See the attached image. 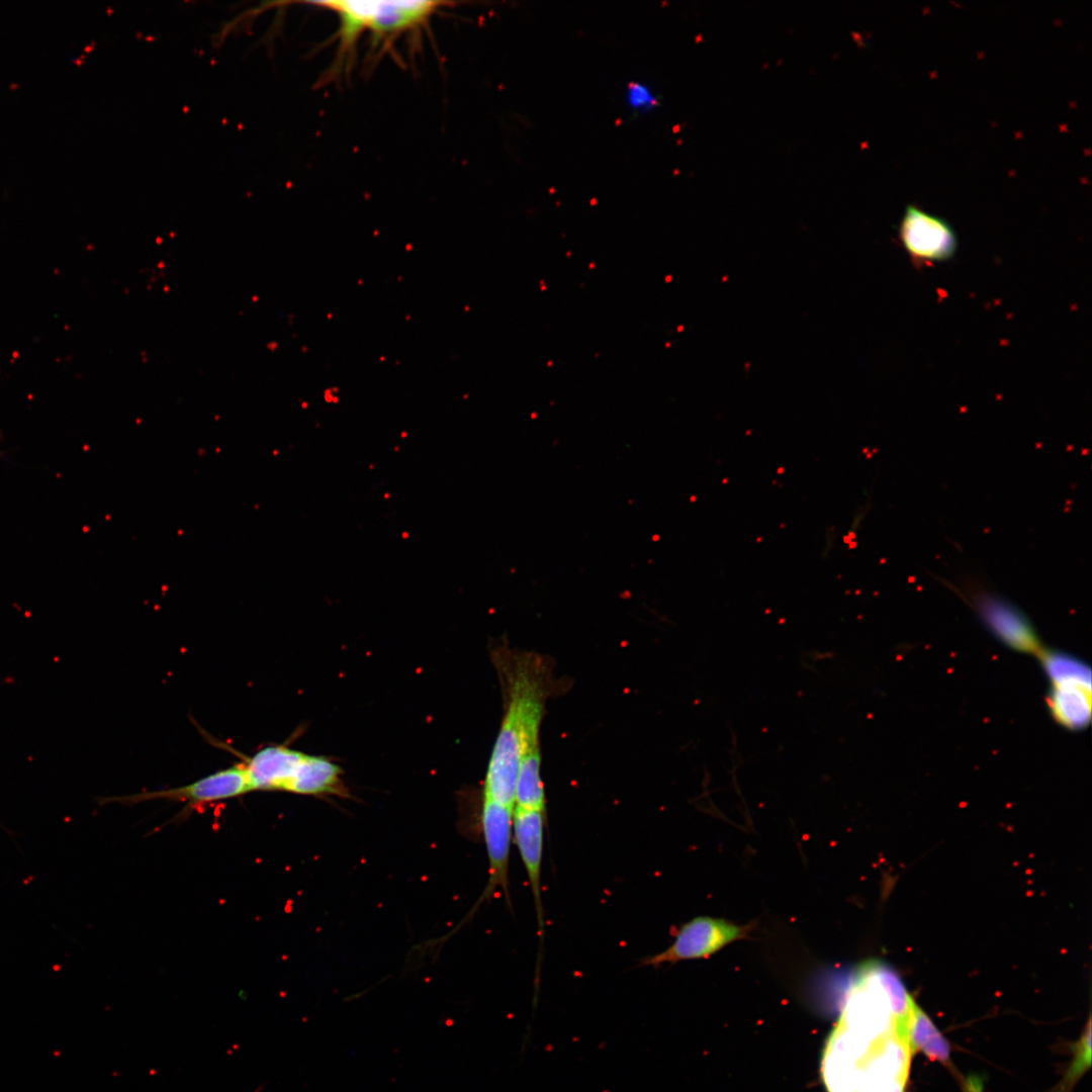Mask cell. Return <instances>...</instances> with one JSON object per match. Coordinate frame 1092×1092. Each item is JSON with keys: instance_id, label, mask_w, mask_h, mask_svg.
<instances>
[{"instance_id": "obj_1", "label": "cell", "mask_w": 1092, "mask_h": 1092, "mask_svg": "<svg viewBox=\"0 0 1092 1092\" xmlns=\"http://www.w3.org/2000/svg\"><path fill=\"white\" fill-rule=\"evenodd\" d=\"M913 1002L887 964L872 959L856 966L822 1050L820 1077L826 1092L904 1091Z\"/></svg>"}, {"instance_id": "obj_2", "label": "cell", "mask_w": 1092, "mask_h": 1092, "mask_svg": "<svg viewBox=\"0 0 1092 1092\" xmlns=\"http://www.w3.org/2000/svg\"><path fill=\"white\" fill-rule=\"evenodd\" d=\"M499 665L505 713L489 757L482 799L514 809L520 761L530 748L539 745L552 678L549 664L533 653L511 652Z\"/></svg>"}, {"instance_id": "obj_3", "label": "cell", "mask_w": 1092, "mask_h": 1092, "mask_svg": "<svg viewBox=\"0 0 1092 1092\" xmlns=\"http://www.w3.org/2000/svg\"><path fill=\"white\" fill-rule=\"evenodd\" d=\"M308 4L334 12L339 19L338 62L351 55L365 31L375 42H389L399 35L423 28L444 6L439 1H312Z\"/></svg>"}, {"instance_id": "obj_4", "label": "cell", "mask_w": 1092, "mask_h": 1092, "mask_svg": "<svg viewBox=\"0 0 1092 1092\" xmlns=\"http://www.w3.org/2000/svg\"><path fill=\"white\" fill-rule=\"evenodd\" d=\"M753 929L754 923L738 924L719 917L697 916L678 928L666 948L645 957L640 961V966L657 968L665 964L708 959L729 944L748 938Z\"/></svg>"}, {"instance_id": "obj_5", "label": "cell", "mask_w": 1092, "mask_h": 1092, "mask_svg": "<svg viewBox=\"0 0 1092 1092\" xmlns=\"http://www.w3.org/2000/svg\"><path fill=\"white\" fill-rule=\"evenodd\" d=\"M980 615L987 627L1005 644L1028 653L1042 651L1027 617L1011 602L989 590L977 581L968 580L951 585Z\"/></svg>"}, {"instance_id": "obj_6", "label": "cell", "mask_w": 1092, "mask_h": 1092, "mask_svg": "<svg viewBox=\"0 0 1092 1092\" xmlns=\"http://www.w3.org/2000/svg\"><path fill=\"white\" fill-rule=\"evenodd\" d=\"M898 237L915 267L947 261L958 249L957 235L948 221L914 204L906 206Z\"/></svg>"}, {"instance_id": "obj_7", "label": "cell", "mask_w": 1092, "mask_h": 1092, "mask_svg": "<svg viewBox=\"0 0 1092 1092\" xmlns=\"http://www.w3.org/2000/svg\"><path fill=\"white\" fill-rule=\"evenodd\" d=\"M513 808L493 801L483 800L480 810V827L488 861L487 884L467 918L479 906L490 899L496 891L504 894L512 907L510 894V853L513 841Z\"/></svg>"}, {"instance_id": "obj_8", "label": "cell", "mask_w": 1092, "mask_h": 1092, "mask_svg": "<svg viewBox=\"0 0 1092 1092\" xmlns=\"http://www.w3.org/2000/svg\"><path fill=\"white\" fill-rule=\"evenodd\" d=\"M249 792L252 791L247 770L242 762H238L188 785L162 791L143 792L111 800L124 804L158 799L179 801L187 804L188 810L236 798Z\"/></svg>"}, {"instance_id": "obj_9", "label": "cell", "mask_w": 1092, "mask_h": 1092, "mask_svg": "<svg viewBox=\"0 0 1092 1092\" xmlns=\"http://www.w3.org/2000/svg\"><path fill=\"white\" fill-rule=\"evenodd\" d=\"M545 812L514 808L513 841L523 861L531 888L540 943L544 939L541 869L543 859Z\"/></svg>"}, {"instance_id": "obj_10", "label": "cell", "mask_w": 1092, "mask_h": 1092, "mask_svg": "<svg viewBox=\"0 0 1092 1092\" xmlns=\"http://www.w3.org/2000/svg\"><path fill=\"white\" fill-rule=\"evenodd\" d=\"M303 752L284 744L267 745L251 756H242L251 791H283L288 788Z\"/></svg>"}, {"instance_id": "obj_11", "label": "cell", "mask_w": 1092, "mask_h": 1092, "mask_svg": "<svg viewBox=\"0 0 1092 1092\" xmlns=\"http://www.w3.org/2000/svg\"><path fill=\"white\" fill-rule=\"evenodd\" d=\"M288 793L304 796L345 794L342 770L325 756L304 753L288 788Z\"/></svg>"}, {"instance_id": "obj_12", "label": "cell", "mask_w": 1092, "mask_h": 1092, "mask_svg": "<svg viewBox=\"0 0 1092 1092\" xmlns=\"http://www.w3.org/2000/svg\"><path fill=\"white\" fill-rule=\"evenodd\" d=\"M1048 705L1055 720L1070 729H1082L1091 718V687L1052 685Z\"/></svg>"}, {"instance_id": "obj_13", "label": "cell", "mask_w": 1092, "mask_h": 1092, "mask_svg": "<svg viewBox=\"0 0 1092 1092\" xmlns=\"http://www.w3.org/2000/svg\"><path fill=\"white\" fill-rule=\"evenodd\" d=\"M911 1053L921 1052L931 1060L949 1063V1046L929 1017L913 1002L907 1017Z\"/></svg>"}, {"instance_id": "obj_14", "label": "cell", "mask_w": 1092, "mask_h": 1092, "mask_svg": "<svg viewBox=\"0 0 1092 1092\" xmlns=\"http://www.w3.org/2000/svg\"><path fill=\"white\" fill-rule=\"evenodd\" d=\"M539 745L530 748L522 757L515 785L514 808L545 812V792L540 776Z\"/></svg>"}, {"instance_id": "obj_15", "label": "cell", "mask_w": 1092, "mask_h": 1092, "mask_svg": "<svg viewBox=\"0 0 1092 1092\" xmlns=\"http://www.w3.org/2000/svg\"><path fill=\"white\" fill-rule=\"evenodd\" d=\"M1052 685L1079 684L1091 687V670L1076 657L1056 651L1039 653Z\"/></svg>"}, {"instance_id": "obj_16", "label": "cell", "mask_w": 1092, "mask_h": 1092, "mask_svg": "<svg viewBox=\"0 0 1092 1092\" xmlns=\"http://www.w3.org/2000/svg\"><path fill=\"white\" fill-rule=\"evenodd\" d=\"M624 101L630 111L636 114H646L659 104L656 93L642 81H630L626 85Z\"/></svg>"}, {"instance_id": "obj_17", "label": "cell", "mask_w": 1092, "mask_h": 1092, "mask_svg": "<svg viewBox=\"0 0 1092 1092\" xmlns=\"http://www.w3.org/2000/svg\"><path fill=\"white\" fill-rule=\"evenodd\" d=\"M1076 1058L1072 1067L1068 1071L1065 1079L1062 1082V1086L1059 1092H1068V1089L1075 1084L1077 1079L1089 1068L1091 1063V1027L1090 1021L1088 1022L1086 1031L1082 1036L1080 1042L1076 1046Z\"/></svg>"}]
</instances>
